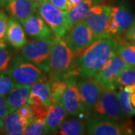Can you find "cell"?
Here are the masks:
<instances>
[{"label":"cell","mask_w":135,"mask_h":135,"mask_svg":"<svg viewBox=\"0 0 135 135\" xmlns=\"http://www.w3.org/2000/svg\"><path fill=\"white\" fill-rule=\"evenodd\" d=\"M76 84L83 106L86 110H92L101 98L103 89L93 77H77Z\"/></svg>","instance_id":"obj_12"},{"label":"cell","mask_w":135,"mask_h":135,"mask_svg":"<svg viewBox=\"0 0 135 135\" xmlns=\"http://www.w3.org/2000/svg\"><path fill=\"white\" fill-rule=\"evenodd\" d=\"M61 135H81L87 134L86 123L80 119L71 118L64 120L58 130Z\"/></svg>","instance_id":"obj_21"},{"label":"cell","mask_w":135,"mask_h":135,"mask_svg":"<svg viewBox=\"0 0 135 135\" xmlns=\"http://www.w3.org/2000/svg\"><path fill=\"white\" fill-rule=\"evenodd\" d=\"M130 102L132 107L135 109V90L132 92L130 95Z\"/></svg>","instance_id":"obj_37"},{"label":"cell","mask_w":135,"mask_h":135,"mask_svg":"<svg viewBox=\"0 0 135 135\" xmlns=\"http://www.w3.org/2000/svg\"><path fill=\"white\" fill-rule=\"evenodd\" d=\"M116 53L128 65L135 66V44L131 42L119 43L118 42V47Z\"/></svg>","instance_id":"obj_24"},{"label":"cell","mask_w":135,"mask_h":135,"mask_svg":"<svg viewBox=\"0 0 135 135\" xmlns=\"http://www.w3.org/2000/svg\"><path fill=\"white\" fill-rule=\"evenodd\" d=\"M0 46H2V45H1V44H0Z\"/></svg>","instance_id":"obj_41"},{"label":"cell","mask_w":135,"mask_h":135,"mask_svg":"<svg viewBox=\"0 0 135 135\" xmlns=\"http://www.w3.org/2000/svg\"><path fill=\"white\" fill-rule=\"evenodd\" d=\"M119 101L123 112L128 117L135 116V109H134L130 102L131 92L124 87L119 88V91L117 92Z\"/></svg>","instance_id":"obj_26"},{"label":"cell","mask_w":135,"mask_h":135,"mask_svg":"<svg viewBox=\"0 0 135 135\" xmlns=\"http://www.w3.org/2000/svg\"><path fill=\"white\" fill-rule=\"evenodd\" d=\"M110 11V6L95 3L85 16L83 20L92 29L95 40L108 38L106 26Z\"/></svg>","instance_id":"obj_10"},{"label":"cell","mask_w":135,"mask_h":135,"mask_svg":"<svg viewBox=\"0 0 135 135\" xmlns=\"http://www.w3.org/2000/svg\"><path fill=\"white\" fill-rule=\"evenodd\" d=\"M11 53L6 49V46H0V74L5 73L11 62Z\"/></svg>","instance_id":"obj_28"},{"label":"cell","mask_w":135,"mask_h":135,"mask_svg":"<svg viewBox=\"0 0 135 135\" xmlns=\"http://www.w3.org/2000/svg\"><path fill=\"white\" fill-rule=\"evenodd\" d=\"M3 126H4V122L2 121V119H0V129L3 128Z\"/></svg>","instance_id":"obj_40"},{"label":"cell","mask_w":135,"mask_h":135,"mask_svg":"<svg viewBox=\"0 0 135 135\" xmlns=\"http://www.w3.org/2000/svg\"><path fill=\"white\" fill-rule=\"evenodd\" d=\"M5 74L17 85L25 86H31L35 82L47 77L46 71L22 56H17L11 60Z\"/></svg>","instance_id":"obj_3"},{"label":"cell","mask_w":135,"mask_h":135,"mask_svg":"<svg viewBox=\"0 0 135 135\" xmlns=\"http://www.w3.org/2000/svg\"><path fill=\"white\" fill-rule=\"evenodd\" d=\"M5 6L11 17L20 22L33 15L37 9L30 0H8Z\"/></svg>","instance_id":"obj_17"},{"label":"cell","mask_w":135,"mask_h":135,"mask_svg":"<svg viewBox=\"0 0 135 135\" xmlns=\"http://www.w3.org/2000/svg\"><path fill=\"white\" fill-rule=\"evenodd\" d=\"M16 112L19 114L20 116H22L23 118H24L25 119L28 120L29 122H31L34 119V116L32 115V112L31 110V108L28 104V103H26V104L20 107L17 110H16Z\"/></svg>","instance_id":"obj_32"},{"label":"cell","mask_w":135,"mask_h":135,"mask_svg":"<svg viewBox=\"0 0 135 135\" xmlns=\"http://www.w3.org/2000/svg\"><path fill=\"white\" fill-rule=\"evenodd\" d=\"M67 112L62 103H52L48 108L45 121V134H53L58 131L67 116Z\"/></svg>","instance_id":"obj_15"},{"label":"cell","mask_w":135,"mask_h":135,"mask_svg":"<svg viewBox=\"0 0 135 135\" xmlns=\"http://www.w3.org/2000/svg\"><path fill=\"white\" fill-rule=\"evenodd\" d=\"M25 32L34 39H52L50 28L38 14H33L21 22Z\"/></svg>","instance_id":"obj_14"},{"label":"cell","mask_w":135,"mask_h":135,"mask_svg":"<svg viewBox=\"0 0 135 135\" xmlns=\"http://www.w3.org/2000/svg\"><path fill=\"white\" fill-rule=\"evenodd\" d=\"M45 121L41 119H34L26 128L23 134L41 135L45 134Z\"/></svg>","instance_id":"obj_27"},{"label":"cell","mask_w":135,"mask_h":135,"mask_svg":"<svg viewBox=\"0 0 135 135\" xmlns=\"http://www.w3.org/2000/svg\"><path fill=\"white\" fill-rule=\"evenodd\" d=\"M8 17L3 11H0V44L2 46L5 45L6 41V31L8 24Z\"/></svg>","instance_id":"obj_31"},{"label":"cell","mask_w":135,"mask_h":135,"mask_svg":"<svg viewBox=\"0 0 135 135\" xmlns=\"http://www.w3.org/2000/svg\"><path fill=\"white\" fill-rule=\"evenodd\" d=\"M6 40L16 49L22 48L26 44L25 30L19 20L12 17L9 19L6 31Z\"/></svg>","instance_id":"obj_19"},{"label":"cell","mask_w":135,"mask_h":135,"mask_svg":"<svg viewBox=\"0 0 135 135\" xmlns=\"http://www.w3.org/2000/svg\"><path fill=\"white\" fill-rule=\"evenodd\" d=\"M48 1L55 7L63 11H66L67 0H48Z\"/></svg>","instance_id":"obj_35"},{"label":"cell","mask_w":135,"mask_h":135,"mask_svg":"<svg viewBox=\"0 0 135 135\" xmlns=\"http://www.w3.org/2000/svg\"><path fill=\"white\" fill-rule=\"evenodd\" d=\"M127 66L126 62L116 53L95 75L94 78L104 90L116 89V78Z\"/></svg>","instance_id":"obj_11"},{"label":"cell","mask_w":135,"mask_h":135,"mask_svg":"<svg viewBox=\"0 0 135 135\" xmlns=\"http://www.w3.org/2000/svg\"><path fill=\"white\" fill-rule=\"evenodd\" d=\"M118 42L114 38L95 40L77 57L80 77H94L116 53Z\"/></svg>","instance_id":"obj_1"},{"label":"cell","mask_w":135,"mask_h":135,"mask_svg":"<svg viewBox=\"0 0 135 135\" xmlns=\"http://www.w3.org/2000/svg\"><path fill=\"white\" fill-rule=\"evenodd\" d=\"M68 79L65 78H49L50 83L52 103H62V97L67 86Z\"/></svg>","instance_id":"obj_23"},{"label":"cell","mask_w":135,"mask_h":135,"mask_svg":"<svg viewBox=\"0 0 135 135\" xmlns=\"http://www.w3.org/2000/svg\"><path fill=\"white\" fill-rule=\"evenodd\" d=\"M16 86L17 84L6 74H0V94L7 95Z\"/></svg>","instance_id":"obj_30"},{"label":"cell","mask_w":135,"mask_h":135,"mask_svg":"<svg viewBox=\"0 0 135 135\" xmlns=\"http://www.w3.org/2000/svg\"><path fill=\"white\" fill-rule=\"evenodd\" d=\"M133 84H135V66L128 65L117 77L115 85L121 88Z\"/></svg>","instance_id":"obj_25"},{"label":"cell","mask_w":135,"mask_h":135,"mask_svg":"<svg viewBox=\"0 0 135 135\" xmlns=\"http://www.w3.org/2000/svg\"><path fill=\"white\" fill-rule=\"evenodd\" d=\"M49 78H69L80 76L77 56L62 37H53L48 60Z\"/></svg>","instance_id":"obj_2"},{"label":"cell","mask_w":135,"mask_h":135,"mask_svg":"<svg viewBox=\"0 0 135 135\" xmlns=\"http://www.w3.org/2000/svg\"><path fill=\"white\" fill-rule=\"evenodd\" d=\"M52 39H35L27 42L21 48V56L47 73Z\"/></svg>","instance_id":"obj_9"},{"label":"cell","mask_w":135,"mask_h":135,"mask_svg":"<svg viewBox=\"0 0 135 135\" xmlns=\"http://www.w3.org/2000/svg\"><path fill=\"white\" fill-rule=\"evenodd\" d=\"M77 77L68 79L67 86L62 97V104L67 113L73 116H80L87 111L83 104L77 89Z\"/></svg>","instance_id":"obj_13"},{"label":"cell","mask_w":135,"mask_h":135,"mask_svg":"<svg viewBox=\"0 0 135 135\" xmlns=\"http://www.w3.org/2000/svg\"><path fill=\"white\" fill-rule=\"evenodd\" d=\"M30 123L16 112L10 113L4 119L3 131L5 134L9 135L23 134L26 128Z\"/></svg>","instance_id":"obj_20"},{"label":"cell","mask_w":135,"mask_h":135,"mask_svg":"<svg viewBox=\"0 0 135 135\" xmlns=\"http://www.w3.org/2000/svg\"><path fill=\"white\" fill-rule=\"evenodd\" d=\"M92 116L124 122L130 117L123 112L116 89H103L101 98L93 106Z\"/></svg>","instance_id":"obj_4"},{"label":"cell","mask_w":135,"mask_h":135,"mask_svg":"<svg viewBox=\"0 0 135 135\" xmlns=\"http://www.w3.org/2000/svg\"><path fill=\"white\" fill-rule=\"evenodd\" d=\"M8 0H0V5L2 6H5V5L7 4Z\"/></svg>","instance_id":"obj_39"},{"label":"cell","mask_w":135,"mask_h":135,"mask_svg":"<svg viewBox=\"0 0 135 135\" xmlns=\"http://www.w3.org/2000/svg\"><path fill=\"white\" fill-rule=\"evenodd\" d=\"M38 14L50 28L55 37H63L71 29L68 19L67 11L55 7L48 0L44 2L37 8Z\"/></svg>","instance_id":"obj_5"},{"label":"cell","mask_w":135,"mask_h":135,"mask_svg":"<svg viewBox=\"0 0 135 135\" xmlns=\"http://www.w3.org/2000/svg\"><path fill=\"white\" fill-rule=\"evenodd\" d=\"M88 134L126 135L133 134V126L130 120L124 122L106 119L92 116L86 122Z\"/></svg>","instance_id":"obj_6"},{"label":"cell","mask_w":135,"mask_h":135,"mask_svg":"<svg viewBox=\"0 0 135 135\" xmlns=\"http://www.w3.org/2000/svg\"><path fill=\"white\" fill-rule=\"evenodd\" d=\"M30 1L33 3L36 8H38L41 3H43L44 2H45V1H47V0H30Z\"/></svg>","instance_id":"obj_38"},{"label":"cell","mask_w":135,"mask_h":135,"mask_svg":"<svg viewBox=\"0 0 135 135\" xmlns=\"http://www.w3.org/2000/svg\"><path fill=\"white\" fill-rule=\"evenodd\" d=\"M62 38L77 57L95 40L92 29L83 20L73 25Z\"/></svg>","instance_id":"obj_7"},{"label":"cell","mask_w":135,"mask_h":135,"mask_svg":"<svg viewBox=\"0 0 135 135\" xmlns=\"http://www.w3.org/2000/svg\"><path fill=\"white\" fill-rule=\"evenodd\" d=\"M10 113L9 108L7 104L6 96L0 94V119H4Z\"/></svg>","instance_id":"obj_33"},{"label":"cell","mask_w":135,"mask_h":135,"mask_svg":"<svg viewBox=\"0 0 135 135\" xmlns=\"http://www.w3.org/2000/svg\"><path fill=\"white\" fill-rule=\"evenodd\" d=\"M134 19L132 11L125 3L110 6V11L106 26L108 36L117 38L125 33Z\"/></svg>","instance_id":"obj_8"},{"label":"cell","mask_w":135,"mask_h":135,"mask_svg":"<svg viewBox=\"0 0 135 135\" xmlns=\"http://www.w3.org/2000/svg\"><path fill=\"white\" fill-rule=\"evenodd\" d=\"M31 86L17 85L7 95L6 101L10 113L17 110L28 102Z\"/></svg>","instance_id":"obj_18"},{"label":"cell","mask_w":135,"mask_h":135,"mask_svg":"<svg viewBox=\"0 0 135 135\" xmlns=\"http://www.w3.org/2000/svg\"><path fill=\"white\" fill-rule=\"evenodd\" d=\"M98 1V0H82L75 8L67 11L68 19L71 26L77 22L84 19L91 7L97 3Z\"/></svg>","instance_id":"obj_22"},{"label":"cell","mask_w":135,"mask_h":135,"mask_svg":"<svg viewBox=\"0 0 135 135\" xmlns=\"http://www.w3.org/2000/svg\"><path fill=\"white\" fill-rule=\"evenodd\" d=\"M82 0H67L66 2V11H71L75 8L77 5L81 2Z\"/></svg>","instance_id":"obj_36"},{"label":"cell","mask_w":135,"mask_h":135,"mask_svg":"<svg viewBox=\"0 0 135 135\" xmlns=\"http://www.w3.org/2000/svg\"><path fill=\"white\" fill-rule=\"evenodd\" d=\"M125 38L128 41L135 44V18L128 29L126 31Z\"/></svg>","instance_id":"obj_34"},{"label":"cell","mask_w":135,"mask_h":135,"mask_svg":"<svg viewBox=\"0 0 135 135\" xmlns=\"http://www.w3.org/2000/svg\"><path fill=\"white\" fill-rule=\"evenodd\" d=\"M28 104L32 112L34 119H45L50 106H47L41 103H32Z\"/></svg>","instance_id":"obj_29"},{"label":"cell","mask_w":135,"mask_h":135,"mask_svg":"<svg viewBox=\"0 0 135 135\" xmlns=\"http://www.w3.org/2000/svg\"><path fill=\"white\" fill-rule=\"evenodd\" d=\"M27 103H41L48 107L52 104L49 77H45L31 85Z\"/></svg>","instance_id":"obj_16"}]
</instances>
